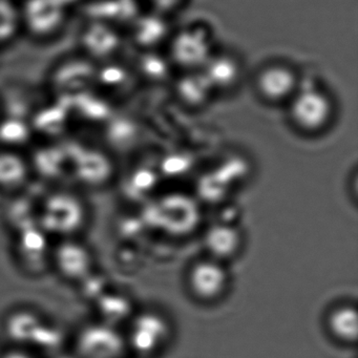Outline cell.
Segmentation results:
<instances>
[{"label": "cell", "mask_w": 358, "mask_h": 358, "mask_svg": "<svg viewBox=\"0 0 358 358\" xmlns=\"http://www.w3.org/2000/svg\"><path fill=\"white\" fill-rule=\"evenodd\" d=\"M89 221V204L76 190L57 186L39 201L37 224L52 238H80Z\"/></svg>", "instance_id": "obj_1"}, {"label": "cell", "mask_w": 358, "mask_h": 358, "mask_svg": "<svg viewBox=\"0 0 358 358\" xmlns=\"http://www.w3.org/2000/svg\"><path fill=\"white\" fill-rule=\"evenodd\" d=\"M125 338L129 354L139 358L157 357L171 341V324L158 312H143L131 320Z\"/></svg>", "instance_id": "obj_2"}, {"label": "cell", "mask_w": 358, "mask_h": 358, "mask_svg": "<svg viewBox=\"0 0 358 358\" xmlns=\"http://www.w3.org/2000/svg\"><path fill=\"white\" fill-rule=\"evenodd\" d=\"M72 352L77 358H127L129 354L125 334L100 322L79 329Z\"/></svg>", "instance_id": "obj_3"}, {"label": "cell", "mask_w": 358, "mask_h": 358, "mask_svg": "<svg viewBox=\"0 0 358 358\" xmlns=\"http://www.w3.org/2000/svg\"><path fill=\"white\" fill-rule=\"evenodd\" d=\"M230 272L224 262L206 257L192 264L187 274V286L201 303H215L223 299L230 286Z\"/></svg>", "instance_id": "obj_4"}, {"label": "cell", "mask_w": 358, "mask_h": 358, "mask_svg": "<svg viewBox=\"0 0 358 358\" xmlns=\"http://www.w3.org/2000/svg\"><path fill=\"white\" fill-rule=\"evenodd\" d=\"M95 255L80 238L57 241L52 249L51 268L66 282H80L91 275Z\"/></svg>", "instance_id": "obj_5"}, {"label": "cell", "mask_w": 358, "mask_h": 358, "mask_svg": "<svg viewBox=\"0 0 358 358\" xmlns=\"http://www.w3.org/2000/svg\"><path fill=\"white\" fill-rule=\"evenodd\" d=\"M52 238L38 225L15 234V257L24 271L32 275L43 274L51 268Z\"/></svg>", "instance_id": "obj_6"}, {"label": "cell", "mask_w": 358, "mask_h": 358, "mask_svg": "<svg viewBox=\"0 0 358 358\" xmlns=\"http://www.w3.org/2000/svg\"><path fill=\"white\" fill-rule=\"evenodd\" d=\"M330 100L320 91L306 90L299 93L291 106V116L295 124L308 133H315L330 120Z\"/></svg>", "instance_id": "obj_7"}, {"label": "cell", "mask_w": 358, "mask_h": 358, "mask_svg": "<svg viewBox=\"0 0 358 358\" xmlns=\"http://www.w3.org/2000/svg\"><path fill=\"white\" fill-rule=\"evenodd\" d=\"M205 246L208 257L226 263L240 251L242 234L234 226L217 224L211 226L207 231Z\"/></svg>", "instance_id": "obj_8"}, {"label": "cell", "mask_w": 358, "mask_h": 358, "mask_svg": "<svg viewBox=\"0 0 358 358\" xmlns=\"http://www.w3.org/2000/svg\"><path fill=\"white\" fill-rule=\"evenodd\" d=\"M43 320L37 312L31 310H15L3 320V331L16 347L33 345Z\"/></svg>", "instance_id": "obj_9"}, {"label": "cell", "mask_w": 358, "mask_h": 358, "mask_svg": "<svg viewBox=\"0 0 358 358\" xmlns=\"http://www.w3.org/2000/svg\"><path fill=\"white\" fill-rule=\"evenodd\" d=\"M327 330L334 341L343 345L357 341L358 315L355 306L343 303L333 308L326 320Z\"/></svg>", "instance_id": "obj_10"}, {"label": "cell", "mask_w": 358, "mask_h": 358, "mask_svg": "<svg viewBox=\"0 0 358 358\" xmlns=\"http://www.w3.org/2000/svg\"><path fill=\"white\" fill-rule=\"evenodd\" d=\"M296 85L294 74L282 66H269L257 78V89L268 100L280 101L288 97Z\"/></svg>", "instance_id": "obj_11"}, {"label": "cell", "mask_w": 358, "mask_h": 358, "mask_svg": "<svg viewBox=\"0 0 358 358\" xmlns=\"http://www.w3.org/2000/svg\"><path fill=\"white\" fill-rule=\"evenodd\" d=\"M30 164L12 155L0 156V190L9 194L22 192L32 179Z\"/></svg>", "instance_id": "obj_12"}, {"label": "cell", "mask_w": 358, "mask_h": 358, "mask_svg": "<svg viewBox=\"0 0 358 358\" xmlns=\"http://www.w3.org/2000/svg\"><path fill=\"white\" fill-rule=\"evenodd\" d=\"M238 69L231 59L227 57H217L209 62L205 77L210 85L217 87H227L236 80Z\"/></svg>", "instance_id": "obj_13"}, {"label": "cell", "mask_w": 358, "mask_h": 358, "mask_svg": "<svg viewBox=\"0 0 358 358\" xmlns=\"http://www.w3.org/2000/svg\"><path fill=\"white\" fill-rule=\"evenodd\" d=\"M0 358H36L32 352L28 351L24 348H12L9 351H3L0 353Z\"/></svg>", "instance_id": "obj_14"}, {"label": "cell", "mask_w": 358, "mask_h": 358, "mask_svg": "<svg viewBox=\"0 0 358 358\" xmlns=\"http://www.w3.org/2000/svg\"><path fill=\"white\" fill-rule=\"evenodd\" d=\"M50 358H77L75 354L72 351L66 352V353H58L54 354V355L50 356Z\"/></svg>", "instance_id": "obj_15"}]
</instances>
